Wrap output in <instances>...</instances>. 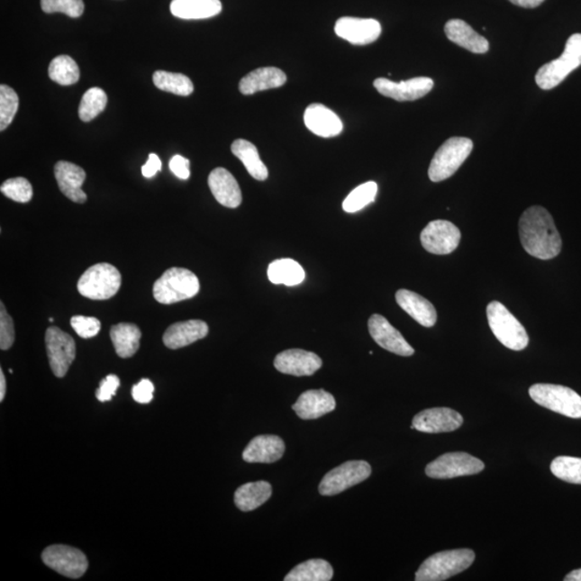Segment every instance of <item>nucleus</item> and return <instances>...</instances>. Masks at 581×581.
Listing matches in <instances>:
<instances>
[{
  "instance_id": "39",
  "label": "nucleus",
  "mask_w": 581,
  "mask_h": 581,
  "mask_svg": "<svg viewBox=\"0 0 581 581\" xmlns=\"http://www.w3.org/2000/svg\"><path fill=\"white\" fill-rule=\"evenodd\" d=\"M19 110V96L14 88L2 85L0 86V130L5 131L13 123Z\"/></svg>"
},
{
  "instance_id": "45",
  "label": "nucleus",
  "mask_w": 581,
  "mask_h": 581,
  "mask_svg": "<svg viewBox=\"0 0 581 581\" xmlns=\"http://www.w3.org/2000/svg\"><path fill=\"white\" fill-rule=\"evenodd\" d=\"M154 386L149 379H142L132 386V395L137 403L149 404L153 400Z\"/></svg>"
},
{
  "instance_id": "9",
  "label": "nucleus",
  "mask_w": 581,
  "mask_h": 581,
  "mask_svg": "<svg viewBox=\"0 0 581 581\" xmlns=\"http://www.w3.org/2000/svg\"><path fill=\"white\" fill-rule=\"evenodd\" d=\"M372 468L365 461H348L326 474L319 486L321 495L333 496L367 480Z\"/></svg>"
},
{
  "instance_id": "43",
  "label": "nucleus",
  "mask_w": 581,
  "mask_h": 581,
  "mask_svg": "<svg viewBox=\"0 0 581 581\" xmlns=\"http://www.w3.org/2000/svg\"><path fill=\"white\" fill-rule=\"evenodd\" d=\"M14 342V320L5 309L4 303L0 304V349L8 350Z\"/></svg>"
},
{
  "instance_id": "3",
  "label": "nucleus",
  "mask_w": 581,
  "mask_h": 581,
  "mask_svg": "<svg viewBox=\"0 0 581 581\" xmlns=\"http://www.w3.org/2000/svg\"><path fill=\"white\" fill-rule=\"evenodd\" d=\"M197 276L186 268H173L166 270L153 286V296L157 302L170 304L189 300L199 292Z\"/></svg>"
},
{
  "instance_id": "32",
  "label": "nucleus",
  "mask_w": 581,
  "mask_h": 581,
  "mask_svg": "<svg viewBox=\"0 0 581 581\" xmlns=\"http://www.w3.org/2000/svg\"><path fill=\"white\" fill-rule=\"evenodd\" d=\"M268 279L274 285L295 286L305 280V270L291 259H276L268 267Z\"/></svg>"
},
{
  "instance_id": "5",
  "label": "nucleus",
  "mask_w": 581,
  "mask_h": 581,
  "mask_svg": "<svg viewBox=\"0 0 581 581\" xmlns=\"http://www.w3.org/2000/svg\"><path fill=\"white\" fill-rule=\"evenodd\" d=\"M474 143L467 137H451L442 143L430 164L431 181L449 179L472 153Z\"/></svg>"
},
{
  "instance_id": "4",
  "label": "nucleus",
  "mask_w": 581,
  "mask_h": 581,
  "mask_svg": "<svg viewBox=\"0 0 581 581\" xmlns=\"http://www.w3.org/2000/svg\"><path fill=\"white\" fill-rule=\"evenodd\" d=\"M486 317L496 340L513 351H522L529 345V335L524 326L500 302H491L486 307Z\"/></svg>"
},
{
  "instance_id": "18",
  "label": "nucleus",
  "mask_w": 581,
  "mask_h": 581,
  "mask_svg": "<svg viewBox=\"0 0 581 581\" xmlns=\"http://www.w3.org/2000/svg\"><path fill=\"white\" fill-rule=\"evenodd\" d=\"M274 365L282 374L296 376H313L322 367V359L313 352L302 349H290L282 351L275 358Z\"/></svg>"
},
{
  "instance_id": "31",
  "label": "nucleus",
  "mask_w": 581,
  "mask_h": 581,
  "mask_svg": "<svg viewBox=\"0 0 581 581\" xmlns=\"http://www.w3.org/2000/svg\"><path fill=\"white\" fill-rule=\"evenodd\" d=\"M232 154L245 165L252 178L265 181L268 178V169L263 163L256 146L245 140H237L231 147Z\"/></svg>"
},
{
  "instance_id": "20",
  "label": "nucleus",
  "mask_w": 581,
  "mask_h": 581,
  "mask_svg": "<svg viewBox=\"0 0 581 581\" xmlns=\"http://www.w3.org/2000/svg\"><path fill=\"white\" fill-rule=\"evenodd\" d=\"M304 122L310 132L323 138L339 136L344 130L340 116L321 104H313L306 108Z\"/></svg>"
},
{
  "instance_id": "38",
  "label": "nucleus",
  "mask_w": 581,
  "mask_h": 581,
  "mask_svg": "<svg viewBox=\"0 0 581 581\" xmlns=\"http://www.w3.org/2000/svg\"><path fill=\"white\" fill-rule=\"evenodd\" d=\"M550 469L557 478L569 484L581 485V458L558 457L552 461Z\"/></svg>"
},
{
  "instance_id": "29",
  "label": "nucleus",
  "mask_w": 581,
  "mask_h": 581,
  "mask_svg": "<svg viewBox=\"0 0 581 581\" xmlns=\"http://www.w3.org/2000/svg\"><path fill=\"white\" fill-rule=\"evenodd\" d=\"M116 354L122 359L135 356L141 346V331L136 324L119 323L110 330Z\"/></svg>"
},
{
  "instance_id": "47",
  "label": "nucleus",
  "mask_w": 581,
  "mask_h": 581,
  "mask_svg": "<svg viewBox=\"0 0 581 581\" xmlns=\"http://www.w3.org/2000/svg\"><path fill=\"white\" fill-rule=\"evenodd\" d=\"M160 169H162V162H160L158 155L154 153L149 154L147 163L141 168L143 177H146L148 179L152 178Z\"/></svg>"
},
{
  "instance_id": "40",
  "label": "nucleus",
  "mask_w": 581,
  "mask_h": 581,
  "mask_svg": "<svg viewBox=\"0 0 581 581\" xmlns=\"http://www.w3.org/2000/svg\"><path fill=\"white\" fill-rule=\"evenodd\" d=\"M0 191H2L5 197L22 204L31 202L32 198V186L31 182L23 178V177L5 181L2 186H0Z\"/></svg>"
},
{
  "instance_id": "22",
  "label": "nucleus",
  "mask_w": 581,
  "mask_h": 581,
  "mask_svg": "<svg viewBox=\"0 0 581 581\" xmlns=\"http://www.w3.org/2000/svg\"><path fill=\"white\" fill-rule=\"evenodd\" d=\"M208 186L214 198L222 206L228 208L241 206V190L235 177L229 170L222 168L213 169L209 175Z\"/></svg>"
},
{
  "instance_id": "21",
  "label": "nucleus",
  "mask_w": 581,
  "mask_h": 581,
  "mask_svg": "<svg viewBox=\"0 0 581 581\" xmlns=\"http://www.w3.org/2000/svg\"><path fill=\"white\" fill-rule=\"evenodd\" d=\"M285 441L276 435H259L249 442L242 452L243 461L247 463H275L284 456Z\"/></svg>"
},
{
  "instance_id": "19",
  "label": "nucleus",
  "mask_w": 581,
  "mask_h": 581,
  "mask_svg": "<svg viewBox=\"0 0 581 581\" xmlns=\"http://www.w3.org/2000/svg\"><path fill=\"white\" fill-rule=\"evenodd\" d=\"M55 178H57L60 192L64 195L77 204L86 202L87 196L82 190L86 174L80 166L74 163L59 160L54 168Z\"/></svg>"
},
{
  "instance_id": "10",
  "label": "nucleus",
  "mask_w": 581,
  "mask_h": 581,
  "mask_svg": "<svg viewBox=\"0 0 581 581\" xmlns=\"http://www.w3.org/2000/svg\"><path fill=\"white\" fill-rule=\"evenodd\" d=\"M485 469V464L479 458L468 455L467 452L445 453L428 464L425 474L430 478L451 479L479 474Z\"/></svg>"
},
{
  "instance_id": "6",
  "label": "nucleus",
  "mask_w": 581,
  "mask_h": 581,
  "mask_svg": "<svg viewBox=\"0 0 581 581\" xmlns=\"http://www.w3.org/2000/svg\"><path fill=\"white\" fill-rule=\"evenodd\" d=\"M122 276L118 268L108 263H98L82 274L77 281V291L93 301L113 297L120 290Z\"/></svg>"
},
{
  "instance_id": "17",
  "label": "nucleus",
  "mask_w": 581,
  "mask_h": 581,
  "mask_svg": "<svg viewBox=\"0 0 581 581\" xmlns=\"http://www.w3.org/2000/svg\"><path fill=\"white\" fill-rule=\"evenodd\" d=\"M336 35L354 46H367L381 35V25L374 19L352 18L345 16L336 22Z\"/></svg>"
},
{
  "instance_id": "28",
  "label": "nucleus",
  "mask_w": 581,
  "mask_h": 581,
  "mask_svg": "<svg viewBox=\"0 0 581 581\" xmlns=\"http://www.w3.org/2000/svg\"><path fill=\"white\" fill-rule=\"evenodd\" d=\"M222 11L220 0H173L170 13L182 20L213 18Z\"/></svg>"
},
{
  "instance_id": "48",
  "label": "nucleus",
  "mask_w": 581,
  "mask_h": 581,
  "mask_svg": "<svg viewBox=\"0 0 581 581\" xmlns=\"http://www.w3.org/2000/svg\"><path fill=\"white\" fill-rule=\"evenodd\" d=\"M509 2L518 5V7L532 9L539 7L545 0H509Z\"/></svg>"
},
{
  "instance_id": "14",
  "label": "nucleus",
  "mask_w": 581,
  "mask_h": 581,
  "mask_svg": "<svg viewBox=\"0 0 581 581\" xmlns=\"http://www.w3.org/2000/svg\"><path fill=\"white\" fill-rule=\"evenodd\" d=\"M374 86L386 97L395 99L397 102H413L428 95L434 86V82L428 77H413L398 83L386 77H378L374 81Z\"/></svg>"
},
{
  "instance_id": "46",
  "label": "nucleus",
  "mask_w": 581,
  "mask_h": 581,
  "mask_svg": "<svg viewBox=\"0 0 581 581\" xmlns=\"http://www.w3.org/2000/svg\"><path fill=\"white\" fill-rule=\"evenodd\" d=\"M169 168L171 173L176 177H178L181 180H187L190 178V160L181 157V155H175V157L171 158Z\"/></svg>"
},
{
  "instance_id": "33",
  "label": "nucleus",
  "mask_w": 581,
  "mask_h": 581,
  "mask_svg": "<svg viewBox=\"0 0 581 581\" xmlns=\"http://www.w3.org/2000/svg\"><path fill=\"white\" fill-rule=\"evenodd\" d=\"M334 576V569L328 561L313 558L298 564L285 577L286 581H330Z\"/></svg>"
},
{
  "instance_id": "16",
  "label": "nucleus",
  "mask_w": 581,
  "mask_h": 581,
  "mask_svg": "<svg viewBox=\"0 0 581 581\" xmlns=\"http://www.w3.org/2000/svg\"><path fill=\"white\" fill-rule=\"evenodd\" d=\"M368 331L376 344L386 351L402 357L413 356V348L383 315L373 314L368 320Z\"/></svg>"
},
{
  "instance_id": "37",
  "label": "nucleus",
  "mask_w": 581,
  "mask_h": 581,
  "mask_svg": "<svg viewBox=\"0 0 581 581\" xmlns=\"http://www.w3.org/2000/svg\"><path fill=\"white\" fill-rule=\"evenodd\" d=\"M377 192L378 186L374 181L359 186L349 194L344 204H342V208L348 213H358L359 210L368 206L369 204L375 202Z\"/></svg>"
},
{
  "instance_id": "1",
  "label": "nucleus",
  "mask_w": 581,
  "mask_h": 581,
  "mask_svg": "<svg viewBox=\"0 0 581 581\" xmlns=\"http://www.w3.org/2000/svg\"><path fill=\"white\" fill-rule=\"evenodd\" d=\"M520 241L530 256L555 259L561 252L562 240L552 215L547 209L532 206L519 220Z\"/></svg>"
},
{
  "instance_id": "42",
  "label": "nucleus",
  "mask_w": 581,
  "mask_h": 581,
  "mask_svg": "<svg viewBox=\"0 0 581 581\" xmlns=\"http://www.w3.org/2000/svg\"><path fill=\"white\" fill-rule=\"evenodd\" d=\"M70 323L76 333L86 340L95 337L102 329L101 321L94 317H85V315H74Z\"/></svg>"
},
{
  "instance_id": "49",
  "label": "nucleus",
  "mask_w": 581,
  "mask_h": 581,
  "mask_svg": "<svg viewBox=\"0 0 581 581\" xmlns=\"http://www.w3.org/2000/svg\"><path fill=\"white\" fill-rule=\"evenodd\" d=\"M5 390H7V385H5V377L3 370H0V402L5 400Z\"/></svg>"
},
{
  "instance_id": "15",
  "label": "nucleus",
  "mask_w": 581,
  "mask_h": 581,
  "mask_svg": "<svg viewBox=\"0 0 581 581\" xmlns=\"http://www.w3.org/2000/svg\"><path fill=\"white\" fill-rule=\"evenodd\" d=\"M463 422L461 414L453 411V409L447 407L430 408L414 416L412 429L422 431V433H447V431L460 429Z\"/></svg>"
},
{
  "instance_id": "11",
  "label": "nucleus",
  "mask_w": 581,
  "mask_h": 581,
  "mask_svg": "<svg viewBox=\"0 0 581 581\" xmlns=\"http://www.w3.org/2000/svg\"><path fill=\"white\" fill-rule=\"evenodd\" d=\"M41 558L48 567L68 578H80L88 568L86 556L74 547L50 546L43 550Z\"/></svg>"
},
{
  "instance_id": "41",
  "label": "nucleus",
  "mask_w": 581,
  "mask_h": 581,
  "mask_svg": "<svg viewBox=\"0 0 581 581\" xmlns=\"http://www.w3.org/2000/svg\"><path fill=\"white\" fill-rule=\"evenodd\" d=\"M41 9L46 14L60 13L69 18H80L85 13L83 0H41Z\"/></svg>"
},
{
  "instance_id": "44",
  "label": "nucleus",
  "mask_w": 581,
  "mask_h": 581,
  "mask_svg": "<svg viewBox=\"0 0 581 581\" xmlns=\"http://www.w3.org/2000/svg\"><path fill=\"white\" fill-rule=\"evenodd\" d=\"M120 379L118 376L108 375L102 380L101 385L96 391V397L99 402H109L113 400L116 390L119 389Z\"/></svg>"
},
{
  "instance_id": "25",
  "label": "nucleus",
  "mask_w": 581,
  "mask_h": 581,
  "mask_svg": "<svg viewBox=\"0 0 581 581\" xmlns=\"http://www.w3.org/2000/svg\"><path fill=\"white\" fill-rule=\"evenodd\" d=\"M445 34L451 42L469 52L485 54L489 51V41L462 20L448 21L445 25Z\"/></svg>"
},
{
  "instance_id": "26",
  "label": "nucleus",
  "mask_w": 581,
  "mask_h": 581,
  "mask_svg": "<svg viewBox=\"0 0 581 581\" xmlns=\"http://www.w3.org/2000/svg\"><path fill=\"white\" fill-rule=\"evenodd\" d=\"M396 303L404 312L424 328H431L437 321L436 309L430 301L422 295L409 290H398L395 295Z\"/></svg>"
},
{
  "instance_id": "27",
  "label": "nucleus",
  "mask_w": 581,
  "mask_h": 581,
  "mask_svg": "<svg viewBox=\"0 0 581 581\" xmlns=\"http://www.w3.org/2000/svg\"><path fill=\"white\" fill-rule=\"evenodd\" d=\"M286 76L279 68H262L251 71L240 82V91L243 95H252L261 91L270 90L285 86Z\"/></svg>"
},
{
  "instance_id": "35",
  "label": "nucleus",
  "mask_w": 581,
  "mask_h": 581,
  "mask_svg": "<svg viewBox=\"0 0 581 581\" xmlns=\"http://www.w3.org/2000/svg\"><path fill=\"white\" fill-rule=\"evenodd\" d=\"M49 77L60 86H73L80 79L79 66L68 55H59L50 64Z\"/></svg>"
},
{
  "instance_id": "23",
  "label": "nucleus",
  "mask_w": 581,
  "mask_h": 581,
  "mask_svg": "<svg viewBox=\"0 0 581 581\" xmlns=\"http://www.w3.org/2000/svg\"><path fill=\"white\" fill-rule=\"evenodd\" d=\"M209 333L206 322L202 320H189L170 325L163 335L164 345L173 350L194 344L204 339Z\"/></svg>"
},
{
  "instance_id": "12",
  "label": "nucleus",
  "mask_w": 581,
  "mask_h": 581,
  "mask_svg": "<svg viewBox=\"0 0 581 581\" xmlns=\"http://www.w3.org/2000/svg\"><path fill=\"white\" fill-rule=\"evenodd\" d=\"M46 348L50 367L58 378L65 377L76 359V342L57 326L46 331Z\"/></svg>"
},
{
  "instance_id": "8",
  "label": "nucleus",
  "mask_w": 581,
  "mask_h": 581,
  "mask_svg": "<svg viewBox=\"0 0 581 581\" xmlns=\"http://www.w3.org/2000/svg\"><path fill=\"white\" fill-rule=\"evenodd\" d=\"M529 393L531 398L541 407L568 418H581V396L571 387L538 384L531 386Z\"/></svg>"
},
{
  "instance_id": "34",
  "label": "nucleus",
  "mask_w": 581,
  "mask_h": 581,
  "mask_svg": "<svg viewBox=\"0 0 581 581\" xmlns=\"http://www.w3.org/2000/svg\"><path fill=\"white\" fill-rule=\"evenodd\" d=\"M153 83L159 90L173 93L175 95L189 96L194 91L190 77L182 74L158 70L153 75Z\"/></svg>"
},
{
  "instance_id": "7",
  "label": "nucleus",
  "mask_w": 581,
  "mask_h": 581,
  "mask_svg": "<svg viewBox=\"0 0 581 581\" xmlns=\"http://www.w3.org/2000/svg\"><path fill=\"white\" fill-rule=\"evenodd\" d=\"M581 65V34L567 39L561 57L551 60L539 69L535 76L536 85L541 90H552Z\"/></svg>"
},
{
  "instance_id": "2",
  "label": "nucleus",
  "mask_w": 581,
  "mask_h": 581,
  "mask_svg": "<svg viewBox=\"0 0 581 581\" xmlns=\"http://www.w3.org/2000/svg\"><path fill=\"white\" fill-rule=\"evenodd\" d=\"M475 561V552L456 549L435 553L426 558L416 573L417 581H442L468 569Z\"/></svg>"
},
{
  "instance_id": "50",
  "label": "nucleus",
  "mask_w": 581,
  "mask_h": 581,
  "mask_svg": "<svg viewBox=\"0 0 581 581\" xmlns=\"http://www.w3.org/2000/svg\"><path fill=\"white\" fill-rule=\"evenodd\" d=\"M566 581H581V568L576 569L567 575V577L564 578Z\"/></svg>"
},
{
  "instance_id": "30",
  "label": "nucleus",
  "mask_w": 581,
  "mask_h": 581,
  "mask_svg": "<svg viewBox=\"0 0 581 581\" xmlns=\"http://www.w3.org/2000/svg\"><path fill=\"white\" fill-rule=\"evenodd\" d=\"M271 495H273V488L268 481L248 483L236 490L235 505L241 512H251L267 503Z\"/></svg>"
},
{
  "instance_id": "36",
  "label": "nucleus",
  "mask_w": 581,
  "mask_h": 581,
  "mask_svg": "<svg viewBox=\"0 0 581 581\" xmlns=\"http://www.w3.org/2000/svg\"><path fill=\"white\" fill-rule=\"evenodd\" d=\"M107 103V94L102 88H90L82 96L79 106V118L83 122H91L104 112Z\"/></svg>"
},
{
  "instance_id": "13",
  "label": "nucleus",
  "mask_w": 581,
  "mask_h": 581,
  "mask_svg": "<svg viewBox=\"0 0 581 581\" xmlns=\"http://www.w3.org/2000/svg\"><path fill=\"white\" fill-rule=\"evenodd\" d=\"M426 251L437 256H446L456 250L461 241V231L449 221H431L420 235Z\"/></svg>"
},
{
  "instance_id": "24",
  "label": "nucleus",
  "mask_w": 581,
  "mask_h": 581,
  "mask_svg": "<svg viewBox=\"0 0 581 581\" xmlns=\"http://www.w3.org/2000/svg\"><path fill=\"white\" fill-rule=\"evenodd\" d=\"M336 408V402L331 393L324 390H308L298 397L292 406L303 420H314L330 413Z\"/></svg>"
}]
</instances>
